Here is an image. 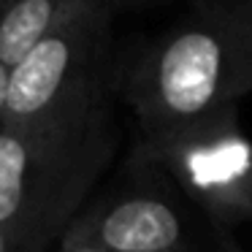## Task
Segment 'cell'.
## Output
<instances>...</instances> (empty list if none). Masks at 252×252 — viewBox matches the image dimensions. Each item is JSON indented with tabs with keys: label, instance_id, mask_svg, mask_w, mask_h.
<instances>
[{
	"label": "cell",
	"instance_id": "1",
	"mask_svg": "<svg viewBox=\"0 0 252 252\" xmlns=\"http://www.w3.org/2000/svg\"><path fill=\"white\" fill-rule=\"evenodd\" d=\"M120 141L111 90L33 127H0V230L11 252H49Z\"/></svg>",
	"mask_w": 252,
	"mask_h": 252
},
{
	"label": "cell",
	"instance_id": "2",
	"mask_svg": "<svg viewBox=\"0 0 252 252\" xmlns=\"http://www.w3.org/2000/svg\"><path fill=\"white\" fill-rule=\"evenodd\" d=\"M252 93V0H195L122 76L144 138Z\"/></svg>",
	"mask_w": 252,
	"mask_h": 252
},
{
	"label": "cell",
	"instance_id": "3",
	"mask_svg": "<svg viewBox=\"0 0 252 252\" xmlns=\"http://www.w3.org/2000/svg\"><path fill=\"white\" fill-rule=\"evenodd\" d=\"M111 19L103 0H68L41 44L11 68L3 127H33L111 90Z\"/></svg>",
	"mask_w": 252,
	"mask_h": 252
},
{
	"label": "cell",
	"instance_id": "4",
	"mask_svg": "<svg viewBox=\"0 0 252 252\" xmlns=\"http://www.w3.org/2000/svg\"><path fill=\"white\" fill-rule=\"evenodd\" d=\"M144 158L214 228L228 233L252 220V138L241 130L236 103L144 138Z\"/></svg>",
	"mask_w": 252,
	"mask_h": 252
},
{
	"label": "cell",
	"instance_id": "5",
	"mask_svg": "<svg viewBox=\"0 0 252 252\" xmlns=\"http://www.w3.org/2000/svg\"><path fill=\"white\" fill-rule=\"evenodd\" d=\"M187 209L158 190H133L84 209L60 244H95L109 252H241L228 236L201 241Z\"/></svg>",
	"mask_w": 252,
	"mask_h": 252
},
{
	"label": "cell",
	"instance_id": "6",
	"mask_svg": "<svg viewBox=\"0 0 252 252\" xmlns=\"http://www.w3.org/2000/svg\"><path fill=\"white\" fill-rule=\"evenodd\" d=\"M68 0H3L0 6V63L17 68L55 28Z\"/></svg>",
	"mask_w": 252,
	"mask_h": 252
},
{
	"label": "cell",
	"instance_id": "7",
	"mask_svg": "<svg viewBox=\"0 0 252 252\" xmlns=\"http://www.w3.org/2000/svg\"><path fill=\"white\" fill-rule=\"evenodd\" d=\"M8 90H11V68L0 63V127L6 125V111H8Z\"/></svg>",
	"mask_w": 252,
	"mask_h": 252
},
{
	"label": "cell",
	"instance_id": "8",
	"mask_svg": "<svg viewBox=\"0 0 252 252\" xmlns=\"http://www.w3.org/2000/svg\"><path fill=\"white\" fill-rule=\"evenodd\" d=\"M55 252H109V250L95 247V244H57Z\"/></svg>",
	"mask_w": 252,
	"mask_h": 252
},
{
	"label": "cell",
	"instance_id": "9",
	"mask_svg": "<svg viewBox=\"0 0 252 252\" xmlns=\"http://www.w3.org/2000/svg\"><path fill=\"white\" fill-rule=\"evenodd\" d=\"M106 6H147V3H168V0H103Z\"/></svg>",
	"mask_w": 252,
	"mask_h": 252
},
{
	"label": "cell",
	"instance_id": "10",
	"mask_svg": "<svg viewBox=\"0 0 252 252\" xmlns=\"http://www.w3.org/2000/svg\"><path fill=\"white\" fill-rule=\"evenodd\" d=\"M0 252H11V244H8V239H6L3 230H0Z\"/></svg>",
	"mask_w": 252,
	"mask_h": 252
},
{
	"label": "cell",
	"instance_id": "11",
	"mask_svg": "<svg viewBox=\"0 0 252 252\" xmlns=\"http://www.w3.org/2000/svg\"><path fill=\"white\" fill-rule=\"evenodd\" d=\"M0 6H3V0H0Z\"/></svg>",
	"mask_w": 252,
	"mask_h": 252
}]
</instances>
